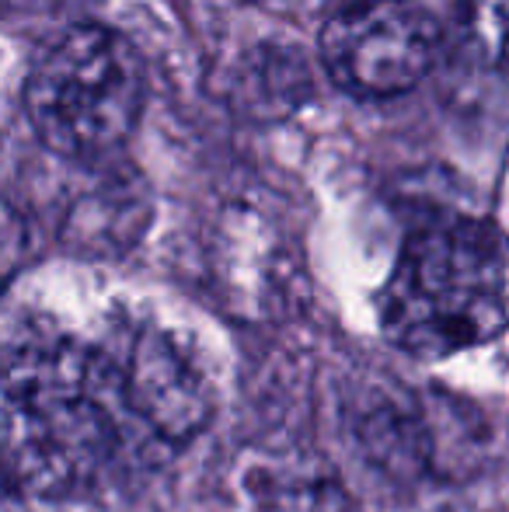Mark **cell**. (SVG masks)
<instances>
[{
  "instance_id": "obj_3",
  "label": "cell",
  "mask_w": 509,
  "mask_h": 512,
  "mask_svg": "<svg viewBox=\"0 0 509 512\" xmlns=\"http://www.w3.org/2000/svg\"><path fill=\"white\" fill-rule=\"evenodd\" d=\"M140 108V56L112 28H67L28 70V122L53 154L70 161H102L116 154L133 133Z\"/></svg>"
},
{
  "instance_id": "obj_4",
  "label": "cell",
  "mask_w": 509,
  "mask_h": 512,
  "mask_svg": "<svg viewBox=\"0 0 509 512\" xmlns=\"http://www.w3.org/2000/svg\"><path fill=\"white\" fill-rule=\"evenodd\" d=\"M440 53V25L415 0H353L321 28V63L356 98L412 91Z\"/></svg>"
},
{
  "instance_id": "obj_1",
  "label": "cell",
  "mask_w": 509,
  "mask_h": 512,
  "mask_svg": "<svg viewBox=\"0 0 509 512\" xmlns=\"http://www.w3.org/2000/svg\"><path fill=\"white\" fill-rule=\"evenodd\" d=\"M164 457L136 405L123 331L105 342L25 335L4 356V460L14 485L70 495Z\"/></svg>"
},
{
  "instance_id": "obj_2",
  "label": "cell",
  "mask_w": 509,
  "mask_h": 512,
  "mask_svg": "<svg viewBox=\"0 0 509 512\" xmlns=\"http://www.w3.org/2000/svg\"><path fill=\"white\" fill-rule=\"evenodd\" d=\"M381 328L408 356L440 359L509 328V237L475 216H436L405 241L381 290Z\"/></svg>"
},
{
  "instance_id": "obj_5",
  "label": "cell",
  "mask_w": 509,
  "mask_h": 512,
  "mask_svg": "<svg viewBox=\"0 0 509 512\" xmlns=\"http://www.w3.org/2000/svg\"><path fill=\"white\" fill-rule=\"evenodd\" d=\"M461 25L489 67H509V0H464Z\"/></svg>"
}]
</instances>
